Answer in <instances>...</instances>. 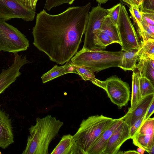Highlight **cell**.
I'll return each instance as SVG.
<instances>
[{
  "mask_svg": "<svg viewBox=\"0 0 154 154\" xmlns=\"http://www.w3.org/2000/svg\"><path fill=\"white\" fill-rule=\"evenodd\" d=\"M72 66L82 79L85 81H90L96 86L104 90L106 88L105 81H102L96 78L92 71L86 68L75 65L71 62Z\"/></svg>",
  "mask_w": 154,
  "mask_h": 154,
  "instance_id": "ffe728a7",
  "label": "cell"
},
{
  "mask_svg": "<svg viewBox=\"0 0 154 154\" xmlns=\"http://www.w3.org/2000/svg\"><path fill=\"white\" fill-rule=\"evenodd\" d=\"M138 71H133L132 75V87L131 100V106L128 109V112H132L143 97L141 96L139 87V78Z\"/></svg>",
  "mask_w": 154,
  "mask_h": 154,
  "instance_id": "44dd1931",
  "label": "cell"
},
{
  "mask_svg": "<svg viewBox=\"0 0 154 154\" xmlns=\"http://www.w3.org/2000/svg\"><path fill=\"white\" fill-rule=\"evenodd\" d=\"M91 2L69 8L53 15L43 10L37 14L32 29L33 44L50 60L63 65L77 52L88 22Z\"/></svg>",
  "mask_w": 154,
  "mask_h": 154,
  "instance_id": "6da1fadb",
  "label": "cell"
},
{
  "mask_svg": "<svg viewBox=\"0 0 154 154\" xmlns=\"http://www.w3.org/2000/svg\"><path fill=\"white\" fill-rule=\"evenodd\" d=\"M140 89L142 97L154 94V85L148 79L145 77L139 78Z\"/></svg>",
  "mask_w": 154,
  "mask_h": 154,
  "instance_id": "484cf974",
  "label": "cell"
},
{
  "mask_svg": "<svg viewBox=\"0 0 154 154\" xmlns=\"http://www.w3.org/2000/svg\"></svg>",
  "mask_w": 154,
  "mask_h": 154,
  "instance_id": "b9f144b4",
  "label": "cell"
},
{
  "mask_svg": "<svg viewBox=\"0 0 154 154\" xmlns=\"http://www.w3.org/2000/svg\"><path fill=\"white\" fill-rule=\"evenodd\" d=\"M138 51V50L136 49L127 51H122L121 59L118 67L125 71H134L137 68V62L140 60Z\"/></svg>",
  "mask_w": 154,
  "mask_h": 154,
  "instance_id": "e0dca14e",
  "label": "cell"
},
{
  "mask_svg": "<svg viewBox=\"0 0 154 154\" xmlns=\"http://www.w3.org/2000/svg\"><path fill=\"white\" fill-rule=\"evenodd\" d=\"M129 11L136 28L142 26V19L139 8L130 5L129 7Z\"/></svg>",
  "mask_w": 154,
  "mask_h": 154,
  "instance_id": "4316f807",
  "label": "cell"
},
{
  "mask_svg": "<svg viewBox=\"0 0 154 154\" xmlns=\"http://www.w3.org/2000/svg\"><path fill=\"white\" fill-rule=\"evenodd\" d=\"M145 114L140 117L134 124L129 128V133L130 139H131L139 129L143 122L145 120Z\"/></svg>",
  "mask_w": 154,
  "mask_h": 154,
  "instance_id": "4dcf8cb0",
  "label": "cell"
},
{
  "mask_svg": "<svg viewBox=\"0 0 154 154\" xmlns=\"http://www.w3.org/2000/svg\"><path fill=\"white\" fill-rule=\"evenodd\" d=\"M124 5H127L128 7L131 5L140 8L143 0H121Z\"/></svg>",
  "mask_w": 154,
  "mask_h": 154,
  "instance_id": "836d02e7",
  "label": "cell"
},
{
  "mask_svg": "<svg viewBox=\"0 0 154 154\" xmlns=\"http://www.w3.org/2000/svg\"><path fill=\"white\" fill-rule=\"evenodd\" d=\"M145 150L142 149L138 147L137 149V152L139 154H143L144 153Z\"/></svg>",
  "mask_w": 154,
  "mask_h": 154,
  "instance_id": "8d00e7d4",
  "label": "cell"
},
{
  "mask_svg": "<svg viewBox=\"0 0 154 154\" xmlns=\"http://www.w3.org/2000/svg\"><path fill=\"white\" fill-rule=\"evenodd\" d=\"M95 0L98 3L104 4L106 3L108 1L111 0Z\"/></svg>",
  "mask_w": 154,
  "mask_h": 154,
  "instance_id": "f35d334b",
  "label": "cell"
},
{
  "mask_svg": "<svg viewBox=\"0 0 154 154\" xmlns=\"http://www.w3.org/2000/svg\"><path fill=\"white\" fill-rule=\"evenodd\" d=\"M115 119L96 115L90 116L82 121L73 138L77 153L88 154L94 144Z\"/></svg>",
  "mask_w": 154,
  "mask_h": 154,
  "instance_id": "3957f363",
  "label": "cell"
},
{
  "mask_svg": "<svg viewBox=\"0 0 154 154\" xmlns=\"http://www.w3.org/2000/svg\"><path fill=\"white\" fill-rule=\"evenodd\" d=\"M154 111V100L152 101L145 114V120L150 117L152 115Z\"/></svg>",
  "mask_w": 154,
  "mask_h": 154,
  "instance_id": "e575fe53",
  "label": "cell"
},
{
  "mask_svg": "<svg viewBox=\"0 0 154 154\" xmlns=\"http://www.w3.org/2000/svg\"><path fill=\"white\" fill-rule=\"evenodd\" d=\"M20 4L29 10L35 11L38 0H17Z\"/></svg>",
  "mask_w": 154,
  "mask_h": 154,
  "instance_id": "1f68e13d",
  "label": "cell"
},
{
  "mask_svg": "<svg viewBox=\"0 0 154 154\" xmlns=\"http://www.w3.org/2000/svg\"><path fill=\"white\" fill-rule=\"evenodd\" d=\"M124 154H139L138 152L134 150H130L124 152Z\"/></svg>",
  "mask_w": 154,
  "mask_h": 154,
  "instance_id": "d590c367",
  "label": "cell"
},
{
  "mask_svg": "<svg viewBox=\"0 0 154 154\" xmlns=\"http://www.w3.org/2000/svg\"><path fill=\"white\" fill-rule=\"evenodd\" d=\"M13 63L8 69L3 70L0 74V94L14 82L21 74L20 69L28 63L26 56L22 57L18 53L14 54Z\"/></svg>",
  "mask_w": 154,
  "mask_h": 154,
  "instance_id": "8fae6325",
  "label": "cell"
},
{
  "mask_svg": "<svg viewBox=\"0 0 154 154\" xmlns=\"http://www.w3.org/2000/svg\"><path fill=\"white\" fill-rule=\"evenodd\" d=\"M97 31L103 33L108 36L114 43L121 45V42L117 26L113 24L107 17L104 20L100 29Z\"/></svg>",
  "mask_w": 154,
  "mask_h": 154,
  "instance_id": "7402d4cb",
  "label": "cell"
},
{
  "mask_svg": "<svg viewBox=\"0 0 154 154\" xmlns=\"http://www.w3.org/2000/svg\"><path fill=\"white\" fill-rule=\"evenodd\" d=\"M119 0L120 1V2L121 3H122V4H124V3L121 0Z\"/></svg>",
  "mask_w": 154,
  "mask_h": 154,
  "instance_id": "ab89813d",
  "label": "cell"
},
{
  "mask_svg": "<svg viewBox=\"0 0 154 154\" xmlns=\"http://www.w3.org/2000/svg\"><path fill=\"white\" fill-rule=\"evenodd\" d=\"M122 5L121 3H119L110 8V12L107 16L112 23L116 26H117Z\"/></svg>",
  "mask_w": 154,
  "mask_h": 154,
  "instance_id": "83f0119b",
  "label": "cell"
},
{
  "mask_svg": "<svg viewBox=\"0 0 154 154\" xmlns=\"http://www.w3.org/2000/svg\"><path fill=\"white\" fill-rule=\"evenodd\" d=\"M117 27L121 42L122 51L139 50L140 42L125 6L121 5Z\"/></svg>",
  "mask_w": 154,
  "mask_h": 154,
  "instance_id": "8992f818",
  "label": "cell"
},
{
  "mask_svg": "<svg viewBox=\"0 0 154 154\" xmlns=\"http://www.w3.org/2000/svg\"><path fill=\"white\" fill-rule=\"evenodd\" d=\"M14 142L11 120L0 108V147L6 149Z\"/></svg>",
  "mask_w": 154,
  "mask_h": 154,
  "instance_id": "4fadbf2b",
  "label": "cell"
},
{
  "mask_svg": "<svg viewBox=\"0 0 154 154\" xmlns=\"http://www.w3.org/2000/svg\"><path fill=\"white\" fill-rule=\"evenodd\" d=\"M154 100V94L143 97L135 108L131 112H127L122 119L130 128L140 117L146 114Z\"/></svg>",
  "mask_w": 154,
  "mask_h": 154,
  "instance_id": "5bb4252c",
  "label": "cell"
},
{
  "mask_svg": "<svg viewBox=\"0 0 154 154\" xmlns=\"http://www.w3.org/2000/svg\"><path fill=\"white\" fill-rule=\"evenodd\" d=\"M140 10H149L154 11V0H143Z\"/></svg>",
  "mask_w": 154,
  "mask_h": 154,
  "instance_id": "d6a6232c",
  "label": "cell"
},
{
  "mask_svg": "<svg viewBox=\"0 0 154 154\" xmlns=\"http://www.w3.org/2000/svg\"><path fill=\"white\" fill-rule=\"evenodd\" d=\"M137 31L142 40L154 39V26L149 24L142 20V26L137 28Z\"/></svg>",
  "mask_w": 154,
  "mask_h": 154,
  "instance_id": "d4e9b609",
  "label": "cell"
},
{
  "mask_svg": "<svg viewBox=\"0 0 154 154\" xmlns=\"http://www.w3.org/2000/svg\"><path fill=\"white\" fill-rule=\"evenodd\" d=\"M63 123L50 115L37 118L29 129L26 147L22 154H48L49 145L58 134Z\"/></svg>",
  "mask_w": 154,
  "mask_h": 154,
  "instance_id": "7a4b0ae2",
  "label": "cell"
},
{
  "mask_svg": "<svg viewBox=\"0 0 154 154\" xmlns=\"http://www.w3.org/2000/svg\"><path fill=\"white\" fill-rule=\"evenodd\" d=\"M138 55L141 59H154V39H149L140 41Z\"/></svg>",
  "mask_w": 154,
  "mask_h": 154,
  "instance_id": "603a6c76",
  "label": "cell"
},
{
  "mask_svg": "<svg viewBox=\"0 0 154 154\" xmlns=\"http://www.w3.org/2000/svg\"><path fill=\"white\" fill-rule=\"evenodd\" d=\"M1 152H0V154H1Z\"/></svg>",
  "mask_w": 154,
  "mask_h": 154,
  "instance_id": "60d3db41",
  "label": "cell"
},
{
  "mask_svg": "<svg viewBox=\"0 0 154 154\" xmlns=\"http://www.w3.org/2000/svg\"><path fill=\"white\" fill-rule=\"evenodd\" d=\"M105 82V90L111 101L119 109L126 106L130 97V88L128 83L116 75L108 78Z\"/></svg>",
  "mask_w": 154,
  "mask_h": 154,
  "instance_id": "52a82bcc",
  "label": "cell"
},
{
  "mask_svg": "<svg viewBox=\"0 0 154 154\" xmlns=\"http://www.w3.org/2000/svg\"><path fill=\"white\" fill-rule=\"evenodd\" d=\"M95 49H104L108 45L114 42L107 35L103 33L97 31L94 33L93 39Z\"/></svg>",
  "mask_w": 154,
  "mask_h": 154,
  "instance_id": "cb8c5ba5",
  "label": "cell"
},
{
  "mask_svg": "<svg viewBox=\"0 0 154 154\" xmlns=\"http://www.w3.org/2000/svg\"><path fill=\"white\" fill-rule=\"evenodd\" d=\"M29 40L17 28L0 20V51L14 53L26 50Z\"/></svg>",
  "mask_w": 154,
  "mask_h": 154,
  "instance_id": "5b68a950",
  "label": "cell"
},
{
  "mask_svg": "<svg viewBox=\"0 0 154 154\" xmlns=\"http://www.w3.org/2000/svg\"><path fill=\"white\" fill-rule=\"evenodd\" d=\"M110 8L105 9L101 4L92 7L89 12L88 19L85 32V39L82 48L92 49H95L93 39L94 33L101 28L103 22L107 16Z\"/></svg>",
  "mask_w": 154,
  "mask_h": 154,
  "instance_id": "ba28073f",
  "label": "cell"
},
{
  "mask_svg": "<svg viewBox=\"0 0 154 154\" xmlns=\"http://www.w3.org/2000/svg\"><path fill=\"white\" fill-rule=\"evenodd\" d=\"M154 118L144 120L133 137V144L148 153L154 144Z\"/></svg>",
  "mask_w": 154,
  "mask_h": 154,
  "instance_id": "30bf717a",
  "label": "cell"
},
{
  "mask_svg": "<svg viewBox=\"0 0 154 154\" xmlns=\"http://www.w3.org/2000/svg\"><path fill=\"white\" fill-rule=\"evenodd\" d=\"M148 153L149 154H154V144L152 145Z\"/></svg>",
  "mask_w": 154,
  "mask_h": 154,
  "instance_id": "74e56055",
  "label": "cell"
},
{
  "mask_svg": "<svg viewBox=\"0 0 154 154\" xmlns=\"http://www.w3.org/2000/svg\"><path fill=\"white\" fill-rule=\"evenodd\" d=\"M122 122L121 118L115 119L94 144L88 152V154H103L110 137Z\"/></svg>",
  "mask_w": 154,
  "mask_h": 154,
  "instance_id": "9a60e30c",
  "label": "cell"
},
{
  "mask_svg": "<svg viewBox=\"0 0 154 154\" xmlns=\"http://www.w3.org/2000/svg\"><path fill=\"white\" fill-rule=\"evenodd\" d=\"M130 139L129 127L122 120L109 138L103 154H117L122 144Z\"/></svg>",
  "mask_w": 154,
  "mask_h": 154,
  "instance_id": "7c38bea8",
  "label": "cell"
},
{
  "mask_svg": "<svg viewBox=\"0 0 154 154\" xmlns=\"http://www.w3.org/2000/svg\"><path fill=\"white\" fill-rule=\"evenodd\" d=\"M137 65L140 76L149 79L154 84V59H141Z\"/></svg>",
  "mask_w": 154,
  "mask_h": 154,
  "instance_id": "d6986e66",
  "label": "cell"
},
{
  "mask_svg": "<svg viewBox=\"0 0 154 154\" xmlns=\"http://www.w3.org/2000/svg\"><path fill=\"white\" fill-rule=\"evenodd\" d=\"M35 14V11L24 7L17 0H0V20L6 21L18 18L31 21L34 19Z\"/></svg>",
  "mask_w": 154,
  "mask_h": 154,
  "instance_id": "9c48e42d",
  "label": "cell"
},
{
  "mask_svg": "<svg viewBox=\"0 0 154 154\" xmlns=\"http://www.w3.org/2000/svg\"><path fill=\"white\" fill-rule=\"evenodd\" d=\"M122 51H107L99 49L82 48L71 59L74 64L86 68L94 72L118 67L122 57Z\"/></svg>",
  "mask_w": 154,
  "mask_h": 154,
  "instance_id": "277c9868",
  "label": "cell"
},
{
  "mask_svg": "<svg viewBox=\"0 0 154 154\" xmlns=\"http://www.w3.org/2000/svg\"><path fill=\"white\" fill-rule=\"evenodd\" d=\"M77 72L69 61L63 66H58L55 65L50 70L43 74L41 78L43 83H45L65 74Z\"/></svg>",
  "mask_w": 154,
  "mask_h": 154,
  "instance_id": "2e32d148",
  "label": "cell"
},
{
  "mask_svg": "<svg viewBox=\"0 0 154 154\" xmlns=\"http://www.w3.org/2000/svg\"><path fill=\"white\" fill-rule=\"evenodd\" d=\"M51 154H77L73 135H63Z\"/></svg>",
  "mask_w": 154,
  "mask_h": 154,
  "instance_id": "ac0fdd59",
  "label": "cell"
},
{
  "mask_svg": "<svg viewBox=\"0 0 154 154\" xmlns=\"http://www.w3.org/2000/svg\"><path fill=\"white\" fill-rule=\"evenodd\" d=\"M140 11L142 20L154 26V11L146 10Z\"/></svg>",
  "mask_w": 154,
  "mask_h": 154,
  "instance_id": "f546056e",
  "label": "cell"
},
{
  "mask_svg": "<svg viewBox=\"0 0 154 154\" xmlns=\"http://www.w3.org/2000/svg\"><path fill=\"white\" fill-rule=\"evenodd\" d=\"M75 0H46L44 8L49 11L54 7H57L64 3L71 5Z\"/></svg>",
  "mask_w": 154,
  "mask_h": 154,
  "instance_id": "f1b7e54d",
  "label": "cell"
}]
</instances>
